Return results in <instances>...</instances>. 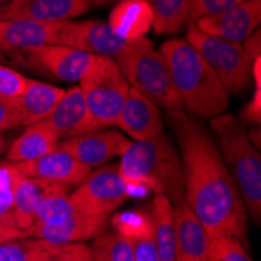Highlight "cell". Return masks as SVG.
<instances>
[{
	"mask_svg": "<svg viewBox=\"0 0 261 261\" xmlns=\"http://www.w3.org/2000/svg\"><path fill=\"white\" fill-rule=\"evenodd\" d=\"M255 91L252 100L247 103L244 113H243V121L247 124H259L261 119V82L253 83Z\"/></svg>",
	"mask_w": 261,
	"mask_h": 261,
	"instance_id": "obj_34",
	"label": "cell"
},
{
	"mask_svg": "<svg viewBox=\"0 0 261 261\" xmlns=\"http://www.w3.org/2000/svg\"><path fill=\"white\" fill-rule=\"evenodd\" d=\"M69 188L50 181H44L39 178H30L19 174L16 178L11 193L17 216V228L25 231L35 222V213L39 202L54 193H67Z\"/></svg>",
	"mask_w": 261,
	"mask_h": 261,
	"instance_id": "obj_21",
	"label": "cell"
},
{
	"mask_svg": "<svg viewBox=\"0 0 261 261\" xmlns=\"http://www.w3.org/2000/svg\"><path fill=\"white\" fill-rule=\"evenodd\" d=\"M261 22V0H244L219 14L202 17L194 25L206 35L233 42H244Z\"/></svg>",
	"mask_w": 261,
	"mask_h": 261,
	"instance_id": "obj_12",
	"label": "cell"
},
{
	"mask_svg": "<svg viewBox=\"0 0 261 261\" xmlns=\"http://www.w3.org/2000/svg\"><path fill=\"white\" fill-rule=\"evenodd\" d=\"M42 122L50 127L60 141L97 130L80 86H72L64 91L57 107Z\"/></svg>",
	"mask_w": 261,
	"mask_h": 261,
	"instance_id": "obj_15",
	"label": "cell"
},
{
	"mask_svg": "<svg viewBox=\"0 0 261 261\" xmlns=\"http://www.w3.org/2000/svg\"><path fill=\"white\" fill-rule=\"evenodd\" d=\"M185 174V202L208 238L230 234L247 247V211L218 146L186 111L169 114Z\"/></svg>",
	"mask_w": 261,
	"mask_h": 261,
	"instance_id": "obj_1",
	"label": "cell"
},
{
	"mask_svg": "<svg viewBox=\"0 0 261 261\" xmlns=\"http://www.w3.org/2000/svg\"><path fill=\"white\" fill-rule=\"evenodd\" d=\"M92 8L89 0H10L0 5V19H23L39 23L74 20Z\"/></svg>",
	"mask_w": 261,
	"mask_h": 261,
	"instance_id": "obj_13",
	"label": "cell"
},
{
	"mask_svg": "<svg viewBox=\"0 0 261 261\" xmlns=\"http://www.w3.org/2000/svg\"><path fill=\"white\" fill-rule=\"evenodd\" d=\"M61 23H39L23 19H0V54L29 52L35 47L58 44Z\"/></svg>",
	"mask_w": 261,
	"mask_h": 261,
	"instance_id": "obj_18",
	"label": "cell"
},
{
	"mask_svg": "<svg viewBox=\"0 0 261 261\" xmlns=\"http://www.w3.org/2000/svg\"><path fill=\"white\" fill-rule=\"evenodd\" d=\"M132 42L114 33L107 22L100 20H66L61 23L58 35L60 45L113 60L121 57Z\"/></svg>",
	"mask_w": 261,
	"mask_h": 261,
	"instance_id": "obj_9",
	"label": "cell"
},
{
	"mask_svg": "<svg viewBox=\"0 0 261 261\" xmlns=\"http://www.w3.org/2000/svg\"><path fill=\"white\" fill-rule=\"evenodd\" d=\"M27 77L17 72L16 69L0 64V100H16L27 86Z\"/></svg>",
	"mask_w": 261,
	"mask_h": 261,
	"instance_id": "obj_30",
	"label": "cell"
},
{
	"mask_svg": "<svg viewBox=\"0 0 261 261\" xmlns=\"http://www.w3.org/2000/svg\"><path fill=\"white\" fill-rule=\"evenodd\" d=\"M117 166L132 193L135 188H144L166 196L172 205L185 200L181 158L164 133L146 141H132Z\"/></svg>",
	"mask_w": 261,
	"mask_h": 261,
	"instance_id": "obj_3",
	"label": "cell"
},
{
	"mask_svg": "<svg viewBox=\"0 0 261 261\" xmlns=\"http://www.w3.org/2000/svg\"><path fill=\"white\" fill-rule=\"evenodd\" d=\"M244 2V0H191L189 5V14L188 22L193 23L202 17H210L219 14L234 5Z\"/></svg>",
	"mask_w": 261,
	"mask_h": 261,
	"instance_id": "obj_31",
	"label": "cell"
},
{
	"mask_svg": "<svg viewBox=\"0 0 261 261\" xmlns=\"http://www.w3.org/2000/svg\"><path fill=\"white\" fill-rule=\"evenodd\" d=\"M92 7H99V8H103V7H108V5H114L117 4L119 0H89Z\"/></svg>",
	"mask_w": 261,
	"mask_h": 261,
	"instance_id": "obj_38",
	"label": "cell"
},
{
	"mask_svg": "<svg viewBox=\"0 0 261 261\" xmlns=\"http://www.w3.org/2000/svg\"><path fill=\"white\" fill-rule=\"evenodd\" d=\"M7 2H10V0H0V5H4V4H7Z\"/></svg>",
	"mask_w": 261,
	"mask_h": 261,
	"instance_id": "obj_40",
	"label": "cell"
},
{
	"mask_svg": "<svg viewBox=\"0 0 261 261\" xmlns=\"http://www.w3.org/2000/svg\"><path fill=\"white\" fill-rule=\"evenodd\" d=\"M89 249L92 261H135L132 238L116 228L96 236Z\"/></svg>",
	"mask_w": 261,
	"mask_h": 261,
	"instance_id": "obj_28",
	"label": "cell"
},
{
	"mask_svg": "<svg viewBox=\"0 0 261 261\" xmlns=\"http://www.w3.org/2000/svg\"><path fill=\"white\" fill-rule=\"evenodd\" d=\"M130 139L117 130H94L60 141L58 149L72 155L89 169L100 168L107 161L121 156L130 146Z\"/></svg>",
	"mask_w": 261,
	"mask_h": 261,
	"instance_id": "obj_11",
	"label": "cell"
},
{
	"mask_svg": "<svg viewBox=\"0 0 261 261\" xmlns=\"http://www.w3.org/2000/svg\"><path fill=\"white\" fill-rule=\"evenodd\" d=\"M259 41H261V33H259L258 30H255V32L243 42V45L246 47L247 54H249L253 60L258 58V57H261V44H259Z\"/></svg>",
	"mask_w": 261,
	"mask_h": 261,
	"instance_id": "obj_35",
	"label": "cell"
},
{
	"mask_svg": "<svg viewBox=\"0 0 261 261\" xmlns=\"http://www.w3.org/2000/svg\"><path fill=\"white\" fill-rule=\"evenodd\" d=\"M30 60H33L39 67L47 70L50 75L67 83L80 82L85 70L91 64L92 55L66 47L60 44H47L23 52Z\"/></svg>",
	"mask_w": 261,
	"mask_h": 261,
	"instance_id": "obj_19",
	"label": "cell"
},
{
	"mask_svg": "<svg viewBox=\"0 0 261 261\" xmlns=\"http://www.w3.org/2000/svg\"><path fill=\"white\" fill-rule=\"evenodd\" d=\"M0 224L13 230H19L11 188L5 185H0Z\"/></svg>",
	"mask_w": 261,
	"mask_h": 261,
	"instance_id": "obj_32",
	"label": "cell"
},
{
	"mask_svg": "<svg viewBox=\"0 0 261 261\" xmlns=\"http://www.w3.org/2000/svg\"><path fill=\"white\" fill-rule=\"evenodd\" d=\"M4 142H5V139H4V136H2V132H0V152L4 150Z\"/></svg>",
	"mask_w": 261,
	"mask_h": 261,
	"instance_id": "obj_39",
	"label": "cell"
},
{
	"mask_svg": "<svg viewBox=\"0 0 261 261\" xmlns=\"http://www.w3.org/2000/svg\"><path fill=\"white\" fill-rule=\"evenodd\" d=\"M185 39L203 57L228 96L230 94L241 96L249 89L252 85L253 58L247 54L243 42H233L206 35L194 23L188 25Z\"/></svg>",
	"mask_w": 261,
	"mask_h": 261,
	"instance_id": "obj_7",
	"label": "cell"
},
{
	"mask_svg": "<svg viewBox=\"0 0 261 261\" xmlns=\"http://www.w3.org/2000/svg\"><path fill=\"white\" fill-rule=\"evenodd\" d=\"M107 23L121 38L136 41L152 30L153 13L146 0H119L110 11Z\"/></svg>",
	"mask_w": 261,
	"mask_h": 261,
	"instance_id": "obj_22",
	"label": "cell"
},
{
	"mask_svg": "<svg viewBox=\"0 0 261 261\" xmlns=\"http://www.w3.org/2000/svg\"><path fill=\"white\" fill-rule=\"evenodd\" d=\"M52 261H92L89 244L86 243H70L60 247Z\"/></svg>",
	"mask_w": 261,
	"mask_h": 261,
	"instance_id": "obj_33",
	"label": "cell"
},
{
	"mask_svg": "<svg viewBox=\"0 0 261 261\" xmlns=\"http://www.w3.org/2000/svg\"><path fill=\"white\" fill-rule=\"evenodd\" d=\"M64 89L38 80H27L23 92L11 102H5L14 117L17 127H29L44 121L52 113Z\"/></svg>",
	"mask_w": 261,
	"mask_h": 261,
	"instance_id": "obj_17",
	"label": "cell"
},
{
	"mask_svg": "<svg viewBox=\"0 0 261 261\" xmlns=\"http://www.w3.org/2000/svg\"><path fill=\"white\" fill-rule=\"evenodd\" d=\"M218 139L219 153L243 197L247 215L255 225L261 219V158L243 124L231 114H219L211 119Z\"/></svg>",
	"mask_w": 261,
	"mask_h": 261,
	"instance_id": "obj_4",
	"label": "cell"
},
{
	"mask_svg": "<svg viewBox=\"0 0 261 261\" xmlns=\"http://www.w3.org/2000/svg\"><path fill=\"white\" fill-rule=\"evenodd\" d=\"M116 127L125 132L135 141H146L164 132L160 107L132 86Z\"/></svg>",
	"mask_w": 261,
	"mask_h": 261,
	"instance_id": "obj_16",
	"label": "cell"
},
{
	"mask_svg": "<svg viewBox=\"0 0 261 261\" xmlns=\"http://www.w3.org/2000/svg\"><path fill=\"white\" fill-rule=\"evenodd\" d=\"M22 236H27L25 231H22V230H13V228L4 227L2 224H0V243H5V241L14 240V238H22Z\"/></svg>",
	"mask_w": 261,
	"mask_h": 261,
	"instance_id": "obj_37",
	"label": "cell"
},
{
	"mask_svg": "<svg viewBox=\"0 0 261 261\" xmlns=\"http://www.w3.org/2000/svg\"><path fill=\"white\" fill-rule=\"evenodd\" d=\"M60 144L58 136L45 125L42 121L33 125H29L19 138L13 141L7 152V161L10 163H22L32 161L39 156H44L57 150Z\"/></svg>",
	"mask_w": 261,
	"mask_h": 261,
	"instance_id": "obj_23",
	"label": "cell"
},
{
	"mask_svg": "<svg viewBox=\"0 0 261 261\" xmlns=\"http://www.w3.org/2000/svg\"><path fill=\"white\" fill-rule=\"evenodd\" d=\"M16 171L30 178H39L63 186H77L91 172L88 166L77 161L72 155L57 147V150L32 161L13 163Z\"/></svg>",
	"mask_w": 261,
	"mask_h": 261,
	"instance_id": "obj_14",
	"label": "cell"
},
{
	"mask_svg": "<svg viewBox=\"0 0 261 261\" xmlns=\"http://www.w3.org/2000/svg\"><path fill=\"white\" fill-rule=\"evenodd\" d=\"M11 128H17L16 121H14L8 105L4 100H0V132L11 130Z\"/></svg>",
	"mask_w": 261,
	"mask_h": 261,
	"instance_id": "obj_36",
	"label": "cell"
},
{
	"mask_svg": "<svg viewBox=\"0 0 261 261\" xmlns=\"http://www.w3.org/2000/svg\"><path fill=\"white\" fill-rule=\"evenodd\" d=\"M153 13L152 30L156 35H174L188 22L191 0H146Z\"/></svg>",
	"mask_w": 261,
	"mask_h": 261,
	"instance_id": "obj_27",
	"label": "cell"
},
{
	"mask_svg": "<svg viewBox=\"0 0 261 261\" xmlns=\"http://www.w3.org/2000/svg\"><path fill=\"white\" fill-rule=\"evenodd\" d=\"M160 54L169 67L185 111L200 119H213L227 111L230 96L203 57L185 38L163 42Z\"/></svg>",
	"mask_w": 261,
	"mask_h": 261,
	"instance_id": "obj_2",
	"label": "cell"
},
{
	"mask_svg": "<svg viewBox=\"0 0 261 261\" xmlns=\"http://www.w3.org/2000/svg\"><path fill=\"white\" fill-rule=\"evenodd\" d=\"M150 219L153 224L155 243L160 261H175V230L172 203L166 196L155 194Z\"/></svg>",
	"mask_w": 261,
	"mask_h": 261,
	"instance_id": "obj_25",
	"label": "cell"
},
{
	"mask_svg": "<svg viewBox=\"0 0 261 261\" xmlns=\"http://www.w3.org/2000/svg\"><path fill=\"white\" fill-rule=\"evenodd\" d=\"M108 219L110 216H92L75 208L55 221L33 224L29 230H25V234L45 240L57 246L85 243L105 231L108 227Z\"/></svg>",
	"mask_w": 261,
	"mask_h": 261,
	"instance_id": "obj_10",
	"label": "cell"
},
{
	"mask_svg": "<svg viewBox=\"0 0 261 261\" xmlns=\"http://www.w3.org/2000/svg\"><path fill=\"white\" fill-rule=\"evenodd\" d=\"M203 261H252L247 247L234 236L222 234L210 238Z\"/></svg>",
	"mask_w": 261,
	"mask_h": 261,
	"instance_id": "obj_29",
	"label": "cell"
},
{
	"mask_svg": "<svg viewBox=\"0 0 261 261\" xmlns=\"http://www.w3.org/2000/svg\"><path fill=\"white\" fill-rule=\"evenodd\" d=\"M114 61L121 67L130 86L144 94L155 105L164 108L169 114L185 111L166 60L160 50H155L149 38L133 41L128 49Z\"/></svg>",
	"mask_w": 261,
	"mask_h": 261,
	"instance_id": "obj_5",
	"label": "cell"
},
{
	"mask_svg": "<svg viewBox=\"0 0 261 261\" xmlns=\"http://www.w3.org/2000/svg\"><path fill=\"white\" fill-rule=\"evenodd\" d=\"M175 261H203L210 238L193 210L183 200L172 205Z\"/></svg>",
	"mask_w": 261,
	"mask_h": 261,
	"instance_id": "obj_20",
	"label": "cell"
},
{
	"mask_svg": "<svg viewBox=\"0 0 261 261\" xmlns=\"http://www.w3.org/2000/svg\"><path fill=\"white\" fill-rule=\"evenodd\" d=\"M60 247L41 238L22 236L0 243V261H52Z\"/></svg>",
	"mask_w": 261,
	"mask_h": 261,
	"instance_id": "obj_26",
	"label": "cell"
},
{
	"mask_svg": "<svg viewBox=\"0 0 261 261\" xmlns=\"http://www.w3.org/2000/svg\"><path fill=\"white\" fill-rule=\"evenodd\" d=\"M113 225L116 230L132 238L135 261H160L150 218L138 213H128V215L117 216L113 221Z\"/></svg>",
	"mask_w": 261,
	"mask_h": 261,
	"instance_id": "obj_24",
	"label": "cell"
},
{
	"mask_svg": "<svg viewBox=\"0 0 261 261\" xmlns=\"http://www.w3.org/2000/svg\"><path fill=\"white\" fill-rule=\"evenodd\" d=\"M130 194L132 188L122 177L119 166L107 164L89 172L69 197L79 210L88 215L110 216V213L121 206Z\"/></svg>",
	"mask_w": 261,
	"mask_h": 261,
	"instance_id": "obj_8",
	"label": "cell"
},
{
	"mask_svg": "<svg viewBox=\"0 0 261 261\" xmlns=\"http://www.w3.org/2000/svg\"><path fill=\"white\" fill-rule=\"evenodd\" d=\"M79 86L97 130L116 127L127 102L130 83L113 58L92 57Z\"/></svg>",
	"mask_w": 261,
	"mask_h": 261,
	"instance_id": "obj_6",
	"label": "cell"
}]
</instances>
